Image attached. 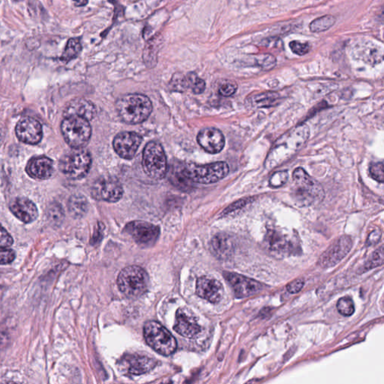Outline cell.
I'll list each match as a JSON object with an SVG mask.
<instances>
[{
	"label": "cell",
	"instance_id": "6da1fadb",
	"mask_svg": "<svg viewBox=\"0 0 384 384\" xmlns=\"http://www.w3.org/2000/svg\"><path fill=\"white\" fill-rule=\"evenodd\" d=\"M309 135V128L306 124L297 125L286 132L272 147L266 160V167L273 169L291 158L306 144Z\"/></svg>",
	"mask_w": 384,
	"mask_h": 384
},
{
	"label": "cell",
	"instance_id": "7a4b0ae2",
	"mask_svg": "<svg viewBox=\"0 0 384 384\" xmlns=\"http://www.w3.org/2000/svg\"><path fill=\"white\" fill-rule=\"evenodd\" d=\"M116 111L121 119L129 124H139L148 119L152 113L150 99L141 94H128L118 99Z\"/></svg>",
	"mask_w": 384,
	"mask_h": 384
},
{
	"label": "cell",
	"instance_id": "3957f363",
	"mask_svg": "<svg viewBox=\"0 0 384 384\" xmlns=\"http://www.w3.org/2000/svg\"><path fill=\"white\" fill-rule=\"evenodd\" d=\"M293 195L300 205L308 206L323 198V190L320 183L302 167L293 172Z\"/></svg>",
	"mask_w": 384,
	"mask_h": 384
},
{
	"label": "cell",
	"instance_id": "277c9868",
	"mask_svg": "<svg viewBox=\"0 0 384 384\" xmlns=\"http://www.w3.org/2000/svg\"><path fill=\"white\" fill-rule=\"evenodd\" d=\"M149 277L145 270L138 266L125 267L119 273L117 284L125 296L136 299L144 295L148 289Z\"/></svg>",
	"mask_w": 384,
	"mask_h": 384
},
{
	"label": "cell",
	"instance_id": "5b68a950",
	"mask_svg": "<svg viewBox=\"0 0 384 384\" xmlns=\"http://www.w3.org/2000/svg\"><path fill=\"white\" fill-rule=\"evenodd\" d=\"M144 336L149 346L161 355L170 356L177 350L175 338L158 322H147L144 325Z\"/></svg>",
	"mask_w": 384,
	"mask_h": 384
},
{
	"label": "cell",
	"instance_id": "8992f818",
	"mask_svg": "<svg viewBox=\"0 0 384 384\" xmlns=\"http://www.w3.org/2000/svg\"><path fill=\"white\" fill-rule=\"evenodd\" d=\"M61 132L65 142L74 149H82L90 141L92 129L89 121L79 116L65 117Z\"/></svg>",
	"mask_w": 384,
	"mask_h": 384
},
{
	"label": "cell",
	"instance_id": "52a82bcc",
	"mask_svg": "<svg viewBox=\"0 0 384 384\" xmlns=\"http://www.w3.org/2000/svg\"><path fill=\"white\" fill-rule=\"evenodd\" d=\"M143 168L151 179L162 180L167 173V158L162 146L156 141H150L143 151Z\"/></svg>",
	"mask_w": 384,
	"mask_h": 384
},
{
	"label": "cell",
	"instance_id": "ba28073f",
	"mask_svg": "<svg viewBox=\"0 0 384 384\" xmlns=\"http://www.w3.org/2000/svg\"><path fill=\"white\" fill-rule=\"evenodd\" d=\"M92 164L91 155L84 149H74L62 157L60 170L71 180H80L88 174Z\"/></svg>",
	"mask_w": 384,
	"mask_h": 384
},
{
	"label": "cell",
	"instance_id": "9c48e42d",
	"mask_svg": "<svg viewBox=\"0 0 384 384\" xmlns=\"http://www.w3.org/2000/svg\"><path fill=\"white\" fill-rule=\"evenodd\" d=\"M184 172L192 183L211 184L225 178L229 173V166L225 161L205 165L189 164L184 165Z\"/></svg>",
	"mask_w": 384,
	"mask_h": 384
},
{
	"label": "cell",
	"instance_id": "30bf717a",
	"mask_svg": "<svg viewBox=\"0 0 384 384\" xmlns=\"http://www.w3.org/2000/svg\"><path fill=\"white\" fill-rule=\"evenodd\" d=\"M125 232L130 235L134 240L142 247L152 246L159 236L158 226L144 221H134L127 224Z\"/></svg>",
	"mask_w": 384,
	"mask_h": 384
},
{
	"label": "cell",
	"instance_id": "8fae6325",
	"mask_svg": "<svg viewBox=\"0 0 384 384\" xmlns=\"http://www.w3.org/2000/svg\"><path fill=\"white\" fill-rule=\"evenodd\" d=\"M92 197L98 200L115 203L119 201L123 195L122 185L112 177L98 179L91 189Z\"/></svg>",
	"mask_w": 384,
	"mask_h": 384
},
{
	"label": "cell",
	"instance_id": "7c38bea8",
	"mask_svg": "<svg viewBox=\"0 0 384 384\" xmlns=\"http://www.w3.org/2000/svg\"><path fill=\"white\" fill-rule=\"evenodd\" d=\"M352 246L353 241L350 236H341L322 254L318 264L323 268L334 267L347 256Z\"/></svg>",
	"mask_w": 384,
	"mask_h": 384
},
{
	"label": "cell",
	"instance_id": "4fadbf2b",
	"mask_svg": "<svg viewBox=\"0 0 384 384\" xmlns=\"http://www.w3.org/2000/svg\"><path fill=\"white\" fill-rule=\"evenodd\" d=\"M224 276L232 287L236 297L239 299L249 297L264 289V285L255 280L237 273H225Z\"/></svg>",
	"mask_w": 384,
	"mask_h": 384
},
{
	"label": "cell",
	"instance_id": "5bb4252c",
	"mask_svg": "<svg viewBox=\"0 0 384 384\" xmlns=\"http://www.w3.org/2000/svg\"><path fill=\"white\" fill-rule=\"evenodd\" d=\"M142 138L139 134L132 132H124L118 134L113 141L115 152L124 159L131 160L135 156Z\"/></svg>",
	"mask_w": 384,
	"mask_h": 384
},
{
	"label": "cell",
	"instance_id": "9a60e30c",
	"mask_svg": "<svg viewBox=\"0 0 384 384\" xmlns=\"http://www.w3.org/2000/svg\"><path fill=\"white\" fill-rule=\"evenodd\" d=\"M15 132L20 141L31 145L38 144L43 135L41 123L31 117L21 119L17 124Z\"/></svg>",
	"mask_w": 384,
	"mask_h": 384
},
{
	"label": "cell",
	"instance_id": "2e32d148",
	"mask_svg": "<svg viewBox=\"0 0 384 384\" xmlns=\"http://www.w3.org/2000/svg\"><path fill=\"white\" fill-rule=\"evenodd\" d=\"M174 330L182 336L192 338L201 332V327L197 323L192 312L185 308H180L176 313Z\"/></svg>",
	"mask_w": 384,
	"mask_h": 384
},
{
	"label": "cell",
	"instance_id": "e0dca14e",
	"mask_svg": "<svg viewBox=\"0 0 384 384\" xmlns=\"http://www.w3.org/2000/svg\"><path fill=\"white\" fill-rule=\"evenodd\" d=\"M196 293L202 299L212 303H217L223 296V286L214 278L203 276L197 279Z\"/></svg>",
	"mask_w": 384,
	"mask_h": 384
},
{
	"label": "cell",
	"instance_id": "ac0fdd59",
	"mask_svg": "<svg viewBox=\"0 0 384 384\" xmlns=\"http://www.w3.org/2000/svg\"><path fill=\"white\" fill-rule=\"evenodd\" d=\"M197 140L199 145L209 153H219L225 147V137L219 129H203L197 135Z\"/></svg>",
	"mask_w": 384,
	"mask_h": 384
},
{
	"label": "cell",
	"instance_id": "d6986e66",
	"mask_svg": "<svg viewBox=\"0 0 384 384\" xmlns=\"http://www.w3.org/2000/svg\"><path fill=\"white\" fill-rule=\"evenodd\" d=\"M10 210L23 223L29 224L36 220L38 211L33 202L25 197L14 199L9 205Z\"/></svg>",
	"mask_w": 384,
	"mask_h": 384
},
{
	"label": "cell",
	"instance_id": "ffe728a7",
	"mask_svg": "<svg viewBox=\"0 0 384 384\" xmlns=\"http://www.w3.org/2000/svg\"><path fill=\"white\" fill-rule=\"evenodd\" d=\"M97 110L93 102L85 99H75L65 106L63 116L64 117L79 116L90 121L94 119Z\"/></svg>",
	"mask_w": 384,
	"mask_h": 384
},
{
	"label": "cell",
	"instance_id": "44dd1931",
	"mask_svg": "<svg viewBox=\"0 0 384 384\" xmlns=\"http://www.w3.org/2000/svg\"><path fill=\"white\" fill-rule=\"evenodd\" d=\"M54 163L48 157L39 156L31 159L26 166V172L32 178L48 180L54 173Z\"/></svg>",
	"mask_w": 384,
	"mask_h": 384
},
{
	"label": "cell",
	"instance_id": "7402d4cb",
	"mask_svg": "<svg viewBox=\"0 0 384 384\" xmlns=\"http://www.w3.org/2000/svg\"><path fill=\"white\" fill-rule=\"evenodd\" d=\"M125 360L129 365V374L140 375L153 369L156 365V360L145 356L128 355Z\"/></svg>",
	"mask_w": 384,
	"mask_h": 384
},
{
	"label": "cell",
	"instance_id": "603a6c76",
	"mask_svg": "<svg viewBox=\"0 0 384 384\" xmlns=\"http://www.w3.org/2000/svg\"><path fill=\"white\" fill-rule=\"evenodd\" d=\"M211 251L219 259H226L233 252L232 241L225 234H217L212 238L210 243Z\"/></svg>",
	"mask_w": 384,
	"mask_h": 384
},
{
	"label": "cell",
	"instance_id": "cb8c5ba5",
	"mask_svg": "<svg viewBox=\"0 0 384 384\" xmlns=\"http://www.w3.org/2000/svg\"><path fill=\"white\" fill-rule=\"evenodd\" d=\"M162 44V37L161 35H155V36L152 37L146 44L143 58H144V63L147 65V66L152 68L156 65L158 54L161 49Z\"/></svg>",
	"mask_w": 384,
	"mask_h": 384
},
{
	"label": "cell",
	"instance_id": "d4e9b609",
	"mask_svg": "<svg viewBox=\"0 0 384 384\" xmlns=\"http://www.w3.org/2000/svg\"><path fill=\"white\" fill-rule=\"evenodd\" d=\"M68 211L72 217L80 219L87 214L88 209V201L84 196L74 194L68 200Z\"/></svg>",
	"mask_w": 384,
	"mask_h": 384
},
{
	"label": "cell",
	"instance_id": "484cf974",
	"mask_svg": "<svg viewBox=\"0 0 384 384\" xmlns=\"http://www.w3.org/2000/svg\"><path fill=\"white\" fill-rule=\"evenodd\" d=\"M169 177V180L176 187L183 190L190 189L191 183H192V182L186 177L184 172V166H174L172 169L170 168Z\"/></svg>",
	"mask_w": 384,
	"mask_h": 384
},
{
	"label": "cell",
	"instance_id": "4316f807",
	"mask_svg": "<svg viewBox=\"0 0 384 384\" xmlns=\"http://www.w3.org/2000/svg\"><path fill=\"white\" fill-rule=\"evenodd\" d=\"M81 51L82 45L80 43V38H70L67 42L66 46H65L63 55L60 57V60L65 62V63H68V62L75 59L81 52Z\"/></svg>",
	"mask_w": 384,
	"mask_h": 384
},
{
	"label": "cell",
	"instance_id": "83f0119b",
	"mask_svg": "<svg viewBox=\"0 0 384 384\" xmlns=\"http://www.w3.org/2000/svg\"><path fill=\"white\" fill-rule=\"evenodd\" d=\"M269 245L272 251L277 252H288L293 247L287 239L276 233H271L270 235Z\"/></svg>",
	"mask_w": 384,
	"mask_h": 384
},
{
	"label": "cell",
	"instance_id": "f1b7e54d",
	"mask_svg": "<svg viewBox=\"0 0 384 384\" xmlns=\"http://www.w3.org/2000/svg\"><path fill=\"white\" fill-rule=\"evenodd\" d=\"M335 23V18L332 15H325L314 20L309 25L312 32H322L330 29Z\"/></svg>",
	"mask_w": 384,
	"mask_h": 384
},
{
	"label": "cell",
	"instance_id": "f546056e",
	"mask_svg": "<svg viewBox=\"0 0 384 384\" xmlns=\"http://www.w3.org/2000/svg\"><path fill=\"white\" fill-rule=\"evenodd\" d=\"M278 100L276 93H264L257 95L251 98V103L254 106L264 107L272 106Z\"/></svg>",
	"mask_w": 384,
	"mask_h": 384
},
{
	"label": "cell",
	"instance_id": "4dcf8cb0",
	"mask_svg": "<svg viewBox=\"0 0 384 384\" xmlns=\"http://www.w3.org/2000/svg\"><path fill=\"white\" fill-rule=\"evenodd\" d=\"M48 219L54 226H60L64 220V211L60 205L54 203L48 210Z\"/></svg>",
	"mask_w": 384,
	"mask_h": 384
},
{
	"label": "cell",
	"instance_id": "1f68e13d",
	"mask_svg": "<svg viewBox=\"0 0 384 384\" xmlns=\"http://www.w3.org/2000/svg\"><path fill=\"white\" fill-rule=\"evenodd\" d=\"M170 87L173 91L183 93L189 89L187 77L181 73H176L171 78Z\"/></svg>",
	"mask_w": 384,
	"mask_h": 384
},
{
	"label": "cell",
	"instance_id": "d6a6232c",
	"mask_svg": "<svg viewBox=\"0 0 384 384\" xmlns=\"http://www.w3.org/2000/svg\"><path fill=\"white\" fill-rule=\"evenodd\" d=\"M187 77L189 88L192 90L194 94H200L206 89V83L204 80L198 77L194 72H190L186 75Z\"/></svg>",
	"mask_w": 384,
	"mask_h": 384
},
{
	"label": "cell",
	"instance_id": "836d02e7",
	"mask_svg": "<svg viewBox=\"0 0 384 384\" xmlns=\"http://www.w3.org/2000/svg\"><path fill=\"white\" fill-rule=\"evenodd\" d=\"M337 309L344 316H351L355 311L354 301L349 296L342 297L337 303Z\"/></svg>",
	"mask_w": 384,
	"mask_h": 384
},
{
	"label": "cell",
	"instance_id": "e575fe53",
	"mask_svg": "<svg viewBox=\"0 0 384 384\" xmlns=\"http://www.w3.org/2000/svg\"><path fill=\"white\" fill-rule=\"evenodd\" d=\"M383 245H381L378 249L376 250V251L373 253L372 256L370 258L369 261L365 264V267H364V270H365V271H368V270H371V269L380 267V266L383 265Z\"/></svg>",
	"mask_w": 384,
	"mask_h": 384
},
{
	"label": "cell",
	"instance_id": "d590c367",
	"mask_svg": "<svg viewBox=\"0 0 384 384\" xmlns=\"http://www.w3.org/2000/svg\"><path fill=\"white\" fill-rule=\"evenodd\" d=\"M254 62L257 65L265 70L272 69L276 64V58L270 54L256 56Z\"/></svg>",
	"mask_w": 384,
	"mask_h": 384
},
{
	"label": "cell",
	"instance_id": "8d00e7d4",
	"mask_svg": "<svg viewBox=\"0 0 384 384\" xmlns=\"http://www.w3.org/2000/svg\"><path fill=\"white\" fill-rule=\"evenodd\" d=\"M289 174L287 170L278 171L270 177V184L272 187H281L288 180Z\"/></svg>",
	"mask_w": 384,
	"mask_h": 384
},
{
	"label": "cell",
	"instance_id": "74e56055",
	"mask_svg": "<svg viewBox=\"0 0 384 384\" xmlns=\"http://www.w3.org/2000/svg\"><path fill=\"white\" fill-rule=\"evenodd\" d=\"M289 46L292 52L298 56L306 55L311 50L309 44L300 42L299 41H292L289 44Z\"/></svg>",
	"mask_w": 384,
	"mask_h": 384
},
{
	"label": "cell",
	"instance_id": "f35d334b",
	"mask_svg": "<svg viewBox=\"0 0 384 384\" xmlns=\"http://www.w3.org/2000/svg\"><path fill=\"white\" fill-rule=\"evenodd\" d=\"M370 174L376 181L383 183L384 182L383 164L382 162L374 163L370 167Z\"/></svg>",
	"mask_w": 384,
	"mask_h": 384
},
{
	"label": "cell",
	"instance_id": "ab89813d",
	"mask_svg": "<svg viewBox=\"0 0 384 384\" xmlns=\"http://www.w3.org/2000/svg\"><path fill=\"white\" fill-rule=\"evenodd\" d=\"M237 90V85L234 82L227 81L222 83V85L219 87V93L221 96H225V97H229V96H232L236 92Z\"/></svg>",
	"mask_w": 384,
	"mask_h": 384
},
{
	"label": "cell",
	"instance_id": "60d3db41",
	"mask_svg": "<svg viewBox=\"0 0 384 384\" xmlns=\"http://www.w3.org/2000/svg\"><path fill=\"white\" fill-rule=\"evenodd\" d=\"M13 243V238L0 224V248H9Z\"/></svg>",
	"mask_w": 384,
	"mask_h": 384
},
{
	"label": "cell",
	"instance_id": "b9f144b4",
	"mask_svg": "<svg viewBox=\"0 0 384 384\" xmlns=\"http://www.w3.org/2000/svg\"><path fill=\"white\" fill-rule=\"evenodd\" d=\"M15 251L7 248H0V264H8L15 260Z\"/></svg>",
	"mask_w": 384,
	"mask_h": 384
},
{
	"label": "cell",
	"instance_id": "7bdbcfd3",
	"mask_svg": "<svg viewBox=\"0 0 384 384\" xmlns=\"http://www.w3.org/2000/svg\"><path fill=\"white\" fill-rule=\"evenodd\" d=\"M305 281L303 278H297L295 279L294 281H291L287 285V291L292 294H295V293H299L300 290L304 287Z\"/></svg>",
	"mask_w": 384,
	"mask_h": 384
},
{
	"label": "cell",
	"instance_id": "ee69618b",
	"mask_svg": "<svg viewBox=\"0 0 384 384\" xmlns=\"http://www.w3.org/2000/svg\"><path fill=\"white\" fill-rule=\"evenodd\" d=\"M381 234V231L380 230H375V231H372L367 239V245L369 246L371 245H376L380 241Z\"/></svg>",
	"mask_w": 384,
	"mask_h": 384
},
{
	"label": "cell",
	"instance_id": "f6af8a7d",
	"mask_svg": "<svg viewBox=\"0 0 384 384\" xmlns=\"http://www.w3.org/2000/svg\"><path fill=\"white\" fill-rule=\"evenodd\" d=\"M246 204V202L243 201V200H239L238 202L234 203V204L230 206L228 209H225L224 214H230L231 212H234V211L237 210V209H241V208L244 207Z\"/></svg>",
	"mask_w": 384,
	"mask_h": 384
},
{
	"label": "cell",
	"instance_id": "bcb514c9",
	"mask_svg": "<svg viewBox=\"0 0 384 384\" xmlns=\"http://www.w3.org/2000/svg\"><path fill=\"white\" fill-rule=\"evenodd\" d=\"M72 3L76 7H83L87 6L88 0H72Z\"/></svg>",
	"mask_w": 384,
	"mask_h": 384
},
{
	"label": "cell",
	"instance_id": "7dc6e473",
	"mask_svg": "<svg viewBox=\"0 0 384 384\" xmlns=\"http://www.w3.org/2000/svg\"><path fill=\"white\" fill-rule=\"evenodd\" d=\"M8 335L5 332L0 331V348H3V345L7 342Z\"/></svg>",
	"mask_w": 384,
	"mask_h": 384
},
{
	"label": "cell",
	"instance_id": "c3c4849f",
	"mask_svg": "<svg viewBox=\"0 0 384 384\" xmlns=\"http://www.w3.org/2000/svg\"><path fill=\"white\" fill-rule=\"evenodd\" d=\"M5 138V130L3 127L0 125V146L3 144V141Z\"/></svg>",
	"mask_w": 384,
	"mask_h": 384
},
{
	"label": "cell",
	"instance_id": "681fc988",
	"mask_svg": "<svg viewBox=\"0 0 384 384\" xmlns=\"http://www.w3.org/2000/svg\"><path fill=\"white\" fill-rule=\"evenodd\" d=\"M14 1H22V0H14Z\"/></svg>",
	"mask_w": 384,
	"mask_h": 384
}]
</instances>
